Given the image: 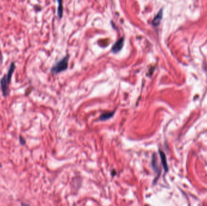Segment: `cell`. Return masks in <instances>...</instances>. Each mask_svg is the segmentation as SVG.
Masks as SVG:
<instances>
[{"label": "cell", "instance_id": "277c9868", "mask_svg": "<svg viewBox=\"0 0 207 206\" xmlns=\"http://www.w3.org/2000/svg\"><path fill=\"white\" fill-rule=\"evenodd\" d=\"M114 114V111L105 112H103V114H102L101 115V116L100 117V120H101V121L107 120L110 119V118H111L113 116Z\"/></svg>", "mask_w": 207, "mask_h": 206}, {"label": "cell", "instance_id": "52a82bcc", "mask_svg": "<svg viewBox=\"0 0 207 206\" xmlns=\"http://www.w3.org/2000/svg\"><path fill=\"white\" fill-rule=\"evenodd\" d=\"M58 4V14L59 18H61L63 14V7H62V0H57Z\"/></svg>", "mask_w": 207, "mask_h": 206}, {"label": "cell", "instance_id": "3957f363", "mask_svg": "<svg viewBox=\"0 0 207 206\" xmlns=\"http://www.w3.org/2000/svg\"><path fill=\"white\" fill-rule=\"evenodd\" d=\"M124 38H122L114 44V46L112 47V52L114 53H117L120 52L124 46Z\"/></svg>", "mask_w": 207, "mask_h": 206}, {"label": "cell", "instance_id": "5b68a950", "mask_svg": "<svg viewBox=\"0 0 207 206\" xmlns=\"http://www.w3.org/2000/svg\"><path fill=\"white\" fill-rule=\"evenodd\" d=\"M162 10H160L158 13L156 15L155 18L153 19V21L152 22V24L154 26H158L159 24H160V21L162 19Z\"/></svg>", "mask_w": 207, "mask_h": 206}, {"label": "cell", "instance_id": "8992f818", "mask_svg": "<svg viewBox=\"0 0 207 206\" xmlns=\"http://www.w3.org/2000/svg\"><path fill=\"white\" fill-rule=\"evenodd\" d=\"M159 153H160V156L161 158V160H162V165L163 166V168L165 169V171H167L168 170V166H167L165 155L164 154V153L162 151H160Z\"/></svg>", "mask_w": 207, "mask_h": 206}, {"label": "cell", "instance_id": "ba28073f", "mask_svg": "<svg viewBox=\"0 0 207 206\" xmlns=\"http://www.w3.org/2000/svg\"><path fill=\"white\" fill-rule=\"evenodd\" d=\"M19 142H20V143L22 145H24L25 143H26V142H25L24 139L21 136H19Z\"/></svg>", "mask_w": 207, "mask_h": 206}, {"label": "cell", "instance_id": "6da1fadb", "mask_svg": "<svg viewBox=\"0 0 207 206\" xmlns=\"http://www.w3.org/2000/svg\"><path fill=\"white\" fill-rule=\"evenodd\" d=\"M15 68H16L15 63L12 62L8 70L7 74L6 75H4L1 79L0 81L1 88L4 97H6L9 94V85L10 83L11 79Z\"/></svg>", "mask_w": 207, "mask_h": 206}, {"label": "cell", "instance_id": "7a4b0ae2", "mask_svg": "<svg viewBox=\"0 0 207 206\" xmlns=\"http://www.w3.org/2000/svg\"><path fill=\"white\" fill-rule=\"evenodd\" d=\"M68 56H67L54 65L51 69V72L54 74H58L65 71L68 67Z\"/></svg>", "mask_w": 207, "mask_h": 206}]
</instances>
